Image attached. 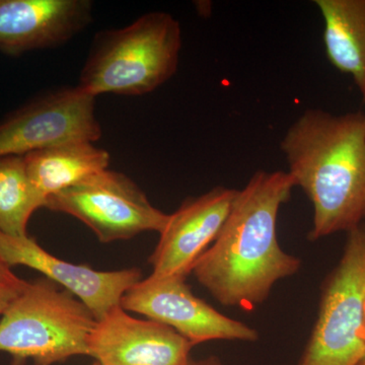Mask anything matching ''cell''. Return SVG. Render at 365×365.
Segmentation results:
<instances>
[{"mask_svg":"<svg viewBox=\"0 0 365 365\" xmlns=\"http://www.w3.org/2000/svg\"><path fill=\"white\" fill-rule=\"evenodd\" d=\"M288 173H255L237 198L220 235L191 273L223 307L252 311L268 299L278 281L299 272L302 261L281 248L280 207L289 200Z\"/></svg>","mask_w":365,"mask_h":365,"instance_id":"6da1fadb","label":"cell"},{"mask_svg":"<svg viewBox=\"0 0 365 365\" xmlns=\"http://www.w3.org/2000/svg\"><path fill=\"white\" fill-rule=\"evenodd\" d=\"M47 199L31 181L21 155L0 158V232L26 237L31 217Z\"/></svg>","mask_w":365,"mask_h":365,"instance_id":"9a60e30c","label":"cell"},{"mask_svg":"<svg viewBox=\"0 0 365 365\" xmlns=\"http://www.w3.org/2000/svg\"><path fill=\"white\" fill-rule=\"evenodd\" d=\"M97 323L76 295L45 276L29 282L0 319V352L13 365L61 364L88 355V339Z\"/></svg>","mask_w":365,"mask_h":365,"instance_id":"277c9868","label":"cell"},{"mask_svg":"<svg viewBox=\"0 0 365 365\" xmlns=\"http://www.w3.org/2000/svg\"><path fill=\"white\" fill-rule=\"evenodd\" d=\"M280 148L295 187L313 204L309 241L364 222V113L307 110L288 128Z\"/></svg>","mask_w":365,"mask_h":365,"instance_id":"7a4b0ae2","label":"cell"},{"mask_svg":"<svg viewBox=\"0 0 365 365\" xmlns=\"http://www.w3.org/2000/svg\"><path fill=\"white\" fill-rule=\"evenodd\" d=\"M181 48V25L172 14H143L96 35L78 86L96 98L146 95L175 76Z\"/></svg>","mask_w":365,"mask_h":365,"instance_id":"3957f363","label":"cell"},{"mask_svg":"<svg viewBox=\"0 0 365 365\" xmlns=\"http://www.w3.org/2000/svg\"><path fill=\"white\" fill-rule=\"evenodd\" d=\"M91 365H102V364H98V362L96 361V362H93V364Z\"/></svg>","mask_w":365,"mask_h":365,"instance_id":"d6986e66","label":"cell"},{"mask_svg":"<svg viewBox=\"0 0 365 365\" xmlns=\"http://www.w3.org/2000/svg\"><path fill=\"white\" fill-rule=\"evenodd\" d=\"M28 285V281L19 277L0 256V316L24 294Z\"/></svg>","mask_w":365,"mask_h":365,"instance_id":"2e32d148","label":"cell"},{"mask_svg":"<svg viewBox=\"0 0 365 365\" xmlns=\"http://www.w3.org/2000/svg\"><path fill=\"white\" fill-rule=\"evenodd\" d=\"M186 278L151 274L125 292L120 306L170 327L193 346L213 340L259 339L254 328L225 316L196 297Z\"/></svg>","mask_w":365,"mask_h":365,"instance_id":"ba28073f","label":"cell"},{"mask_svg":"<svg viewBox=\"0 0 365 365\" xmlns=\"http://www.w3.org/2000/svg\"><path fill=\"white\" fill-rule=\"evenodd\" d=\"M329 61L351 76L365 103V0H314Z\"/></svg>","mask_w":365,"mask_h":365,"instance_id":"5bb4252c","label":"cell"},{"mask_svg":"<svg viewBox=\"0 0 365 365\" xmlns=\"http://www.w3.org/2000/svg\"><path fill=\"white\" fill-rule=\"evenodd\" d=\"M91 20L88 0H0V52L19 56L66 44Z\"/></svg>","mask_w":365,"mask_h":365,"instance_id":"7c38bea8","label":"cell"},{"mask_svg":"<svg viewBox=\"0 0 365 365\" xmlns=\"http://www.w3.org/2000/svg\"><path fill=\"white\" fill-rule=\"evenodd\" d=\"M357 365H365V351L364 353V355H362L361 359H360L359 364Z\"/></svg>","mask_w":365,"mask_h":365,"instance_id":"ac0fdd59","label":"cell"},{"mask_svg":"<svg viewBox=\"0 0 365 365\" xmlns=\"http://www.w3.org/2000/svg\"><path fill=\"white\" fill-rule=\"evenodd\" d=\"M0 256L14 266H26L42 273L76 295L98 321L120 306L125 292L141 280L137 268L97 271L69 263L48 253L32 237H11L0 232Z\"/></svg>","mask_w":365,"mask_h":365,"instance_id":"9c48e42d","label":"cell"},{"mask_svg":"<svg viewBox=\"0 0 365 365\" xmlns=\"http://www.w3.org/2000/svg\"><path fill=\"white\" fill-rule=\"evenodd\" d=\"M184 365H227L220 357L211 355L202 359H193L189 357V359L185 362Z\"/></svg>","mask_w":365,"mask_h":365,"instance_id":"e0dca14e","label":"cell"},{"mask_svg":"<svg viewBox=\"0 0 365 365\" xmlns=\"http://www.w3.org/2000/svg\"><path fill=\"white\" fill-rule=\"evenodd\" d=\"M103 131L96 97L78 86L41 95L0 123V158L24 155L73 141L95 143Z\"/></svg>","mask_w":365,"mask_h":365,"instance_id":"52a82bcc","label":"cell"},{"mask_svg":"<svg viewBox=\"0 0 365 365\" xmlns=\"http://www.w3.org/2000/svg\"><path fill=\"white\" fill-rule=\"evenodd\" d=\"M193 345L174 329L113 307L88 339V354L102 365H184Z\"/></svg>","mask_w":365,"mask_h":365,"instance_id":"30bf717a","label":"cell"},{"mask_svg":"<svg viewBox=\"0 0 365 365\" xmlns=\"http://www.w3.org/2000/svg\"><path fill=\"white\" fill-rule=\"evenodd\" d=\"M239 190L215 187L205 194L188 198L170 215L160 234L150 262L153 275L187 276L194 264L212 245L237 198Z\"/></svg>","mask_w":365,"mask_h":365,"instance_id":"8fae6325","label":"cell"},{"mask_svg":"<svg viewBox=\"0 0 365 365\" xmlns=\"http://www.w3.org/2000/svg\"><path fill=\"white\" fill-rule=\"evenodd\" d=\"M365 351V223L347 232L299 365H357Z\"/></svg>","mask_w":365,"mask_h":365,"instance_id":"5b68a950","label":"cell"},{"mask_svg":"<svg viewBox=\"0 0 365 365\" xmlns=\"http://www.w3.org/2000/svg\"><path fill=\"white\" fill-rule=\"evenodd\" d=\"M24 160L31 181L48 199L107 170L111 158L90 141H73L34 151Z\"/></svg>","mask_w":365,"mask_h":365,"instance_id":"4fadbf2b","label":"cell"},{"mask_svg":"<svg viewBox=\"0 0 365 365\" xmlns=\"http://www.w3.org/2000/svg\"><path fill=\"white\" fill-rule=\"evenodd\" d=\"M45 208L78 218L105 244L126 241L141 232L160 234L170 218L130 178L109 169L50 196Z\"/></svg>","mask_w":365,"mask_h":365,"instance_id":"8992f818","label":"cell"}]
</instances>
